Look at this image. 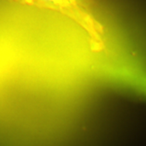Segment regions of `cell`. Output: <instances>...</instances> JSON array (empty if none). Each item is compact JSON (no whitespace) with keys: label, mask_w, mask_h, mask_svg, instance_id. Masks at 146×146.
I'll return each mask as SVG.
<instances>
[{"label":"cell","mask_w":146,"mask_h":146,"mask_svg":"<svg viewBox=\"0 0 146 146\" xmlns=\"http://www.w3.org/2000/svg\"><path fill=\"white\" fill-rule=\"evenodd\" d=\"M96 0H29L28 5L62 12L83 20ZM83 22H84L83 20Z\"/></svg>","instance_id":"6da1fadb"},{"label":"cell","mask_w":146,"mask_h":146,"mask_svg":"<svg viewBox=\"0 0 146 146\" xmlns=\"http://www.w3.org/2000/svg\"><path fill=\"white\" fill-rule=\"evenodd\" d=\"M18 3H23V4H26L28 5L29 4V0H15Z\"/></svg>","instance_id":"7a4b0ae2"}]
</instances>
